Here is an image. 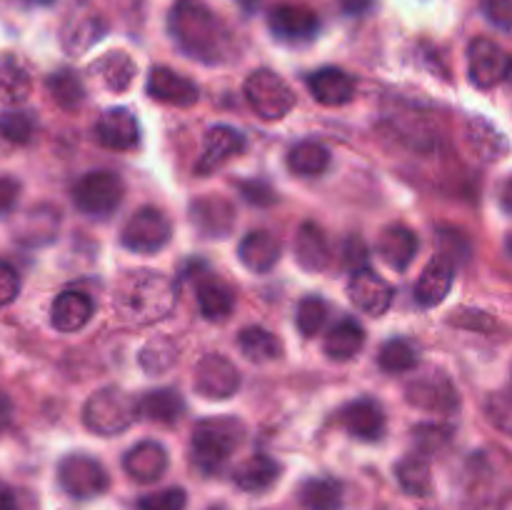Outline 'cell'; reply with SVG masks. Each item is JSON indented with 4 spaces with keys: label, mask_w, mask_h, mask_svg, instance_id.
I'll return each mask as SVG.
<instances>
[{
    "label": "cell",
    "mask_w": 512,
    "mask_h": 510,
    "mask_svg": "<svg viewBox=\"0 0 512 510\" xmlns=\"http://www.w3.org/2000/svg\"><path fill=\"white\" fill-rule=\"evenodd\" d=\"M168 33L188 58L205 65L225 63L233 53L228 28L200 0H175L168 13Z\"/></svg>",
    "instance_id": "6da1fadb"
},
{
    "label": "cell",
    "mask_w": 512,
    "mask_h": 510,
    "mask_svg": "<svg viewBox=\"0 0 512 510\" xmlns=\"http://www.w3.org/2000/svg\"><path fill=\"white\" fill-rule=\"evenodd\" d=\"M175 285L155 270H133L123 275L113 295L115 318L123 325H150L163 320L175 305Z\"/></svg>",
    "instance_id": "7a4b0ae2"
},
{
    "label": "cell",
    "mask_w": 512,
    "mask_h": 510,
    "mask_svg": "<svg viewBox=\"0 0 512 510\" xmlns=\"http://www.w3.org/2000/svg\"><path fill=\"white\" fill-rule=\"evenodd\" d=\"M245 428L238 418H208L200 420L190 438V460L203 475H215L223 470L230 455L243 443Z\"/></svg>",
    "instance_id": "3957f363"
},
{
    "label": "cell",
    "mask_w": 512,
    "mask_h": 510,
    "mask_svg": "<svg viewBox=\"0 0 512 510\" xmlns=\"http://www.w3.org/2000/svg\"><path fill=\"white\" fill-rule=\"evenodd\" d=\"M135 418H140L138 400L130 393H125L123 388H113V385L110 388H100L85 400L83 423L93 433L105 435V438L128 430Z\"/></svg>",
    "instance_id": "277c9868"
},
{
    "label": "cell",
    "mask_w": 512,
    "mask_h": 510,
    "mask_svg": "<svg viewBox=\"0 0 512 510\" xmlns=\"http://www.w3.org/2000/svg\"><path fill=\"white\" fill-rule=\"evenodd\" d=\"M125 195V183L113 170H93L85 173L73 185V203L80 213L90 218H108L120 208Z\"/></svg>",
    "instance_id": "5b68a950"
},
{
    "label": "cell",
    "mask_w": 512,
    "mask_h": 510,
    "mask_svg": "<svg viewBox=\"0 0 512 510\" xmlns=\"http://www.w3.org/2000/svg\"><path fill=\"white\" fill-rule=\"evenodd\" d=\"M245 100L263 120H280L295 108V93L275 70H253L245 80Z\"/></svg>",
    "instance_id": "8992f818"
},
{
    "label": "cell",
    "mask_w": 512,
    "mask_h": 510,
    "mask_svg": "<svg viewBox=\"0 0 512 510\" xmlns=\"http://www.w3.org/2000/svg\"><path fill=\"white\" fill-rule=\"evenodd\" d=\"M173 238V225H170L168 215L158 208H145L135 210L128 218V223L123 225V233H120V243L125 245L133 253H158Z\"/></svg>",
    "instance_id": "52a82bcc"
},
{
    "label": "cell",
    "mask_w": 512,
    "mask_h": 510,
    "mask_svg": "<svg viewBox=\"0 0 512 510\" xmlns=\"http://www.w3.org/2000/svg\"><path fill=\"white\" fill-rule=\"evenodd\" d=\"M58 483L70 498L90 500L95 495H103L108 490L110 478L103 463L90 455L73 453L65 455L58 465Z\"/></svg>",
    "instance_id": "ba28073f"
},
{
    "label": "cell",
    "mask_w": 512,
    "mask_h": 510,
    "mask_svg": "<svg viewBox=\"0 0 512 510\" xmlns=\"http://www.w3.org/2000/svg\"><path fill=\"white\" fill-rule=\"evenodd\" d=\"M405 398L413 408L428 410V413H455L460 405L458 393L453 383L440 370H428L423 375H415L405 388Z\"/></svg>",
    "instance_id": "9c48e42d"
},
{
    "label": "cell",
    "mask_w": 512,
    "mask_h": 510,
    "mask_svg": "<svg viewBox=\"0 0 512 510\" xmlns=\"http://www.w3.org/2000/svg\"><path fill=\"white\" fill-rule=\"evenodd\" d=\"M512 70V58L490 38H475L468 48V75L475 88H495Z\"/></svg>",
    "instance_id": "30bf717a"
},
{
    "label": "cell",
    "mask_w": 512,
    "mask_h": 510,
    "mask_svg": "<svg viewBox=\"0 0 512 510\" xmlns=\"http://www.w3.org/2000/svg\"><path fill=\"white\" fill-rule=\"evenodd\" d=\"M193 385L208 400H228L238 393L240 373L225 355L208 353L195 365Z\"/></svg>",
    "instance_id": "8fae6325"
},
{
    "label": "cell",
    "mask_w": 512,
    "mask_h": 510,
    "mask_svg": "<svg viewBox=\"0 0 512 510\" xmlns=\"http://www.w3.org/2000/svg\"><path fill=\"white\" fill-rule=\"evenodd\" d=\"M270 33L283 43H308L318 35L320 20L313 8L303 3H280L268 15Z\"/></svg>",
    "instance_id": "7c38bea8"
},
{
    "label": "cell",
    "mask_w": 512,
    "mask_h": 510,
    "mask_svg": "<svg viewBox=\"0 0 512 510\" xmlns=\"http://www.w3.org/2000/svg\"><path fill=\"white\" fill-rule=\"evenodd\" d=\"M393 295V285L385 278H380L375 270L360 268L350 273L348 298L360 313L375 315V318H378V315H385L390 305H393Z\"/></svg>",
    "instance_id": "4fadbf2b"
},
{
    "label": "cell",
    "mask_w": 512,
    "mask_h": 510,
    "mask_svg": "<svg viewBox=\"0 0 512 510\" xmlns=\"http://www.w3.org/2000/svg\"><path fill=\"white\" fill-rule=\"evenodd\" d=\"M455 268H458V263L450 255L435 253L415 283V300L423 308H435V305L443 303L453 288Z\"/></svg>",
    "instance_id": "5bb4252c"
},
{
    "label": "cell",
    "mask_w": 512,
    "mask_h": 510,
    "mask_svg": "<svg viewBox=\"0 0 512 510\" xmlns=\"http://www.w3.org/2000/svg\"><path fill=\"white\" fill-rule=\"evenodd\" d=\"M148 95L158 103L178 105V108H190L200 100V88L185 75L175 73L173 68H165V65H158V68L150 70L148 75Z\"/></svg>",
    "instance_id": "9a60e30c"
},
{
    "label": "cell",
    "mask_w": 512,
    "mask_h": 510,
    "mask_svg": "<svg viewBox=\"0 0 512 510\" xmlns=\"http://www.w3.org/2000/svg\"><path fill=\"white\" fill-rule=\"evenodd\" d=\"M190 223L205 238H228L235 228V208L230 200L218 195H203L190 205Z\"/></svg>",
    "instance_id": "2e32d148"
},
{
    "label": "cell",
    "mask_w": 512,
    "mask_h": 510,
    "mask_svg": "<svg viewBox=\"0 0 512 510\" xmlns=\"http://www.w3.org/2000/svg\"><path fill=\"white\" fill-rule=\"evenodd\" d=\"M95 138L108 150H133L140 143L138 118L128 108H110L95 123Z\"/></svg>",
    "instance_id": "e0dca14e"
},
{
    "label": "cell",
    "mask_w": 512,
    "mask_h": 510,
    "mask_svg": "<svg viewBox=\"0 0 512 510\" xmlns=\"http://www.w3.org/2000/svg\"><path fill=\"white\" fill-rule=\"evenodd\" d=\"M338 423L348 430L353 438L365 440V443H375L383 438L385 433V415L375 400L358 398L353 403L345 405L338 413Z\"/></svg>",
    "instance_id": "ac0fdd59"
},
{
    "label": "cell",
    "mask_w": 512,
    "mask_h": 510,
    "mask_svg": "<svg viewBox=\"0 0 512 510\" xmlns=\"http://www.w3.org/2000/svg\"><path fill=\"white\" fill-rule=\"evenodd\" d=\"M105 33V20L100 18L95 10L90 8H75L73 13L65 18L63 30H60V40H63L65 53L80 55L88 48H93Z\"/></svg>",
    "instance_id": "d6986e66"
},
{
    "label": "cell",
    "mask_w": 512,
    "mask_h": 510,
    "mask_svg": "<svg viewBox=\"0 0 512 510\" xmlns=\"http://www.w3.org/2000/svg\"><path fill=\"white\" fill-rule=\"evenodd\" d=\"M243 148L245 135L240 133L238 128H233V125H215V128H210L208 135H205V148L198 165H195V170H198L200 175L213 173L220 165L228 163L230 158H235Z\"/></svg>",
    "instance_id": "ffe728a7"
},
{
    "label": "cell",
    "mask_w": 512,
    "mask_h": 510,
    "mask_svg": "<svg viewBox=\"0 0 512 510\" xmlns=\"http://www.w3.org/2000/svg\"><path fill=\"white\" fill-rule=\"evenodd\" d=\"M123 468L135 483H158L168 470V450L155 440H143L125 453Z\"/></svg>",
    "instance_id": "44dd1931"
},
{
    "label": "cell",
    "mask_w": 512,
    "mask_h": 510,
    "mask_svg": "<svg viewBox=\"0 0 512 510\" xmlns=\"http://www.w3.org/2000/svg\"><path fill=\"white\" fill-rule=\"evenodd\" d=\"M420 248V240L413 228L403 223H393L378 235V255L393 270H408Z\"/></svg>",
    "instance_id": "7402d4cb"
},
{
    "label": "cell",
    "mask_w": 512,
    "mask_h": 510,
    "mask_svg": "<svg viewBox=\"0 0 512 510\" xmlns=\"http://www.w3.org/2000/svg\"><path fill=\"white\" fill-rule=\"evenodd\" d=\"M308 88H310V95H313L320 105H330V108H335V105H345L355 98L353 75H348L340 68H333V65L310 73Z\"/></svg>",
    "instance_id": "603a6c76"
},
{
    "label": "cell",
    "mask_w": 512,
    "mask_h": 510,
    "mask_svg": "<svg viewBox=\"0 0 512 510\" xmlns=\"http://www.w3.org/2000/svg\"><path fill=\"white\" fill-rule=\"evenodd\" d=\"M280 253H283V245H280L278 235H273L270 230H250L238 245L240 263L253 273L273 270L280 260Z\"/></svg>",
    "instance_id": "cb8c5ba5"
},
{
    "label": "cell",
    "mask_w": 512,
    "mask_h": 510,
    "mask_svg": "<svg viewBox=\"0 0 512 510\" xmlns=\"http://www.w3.org/2000/svg\"><path fill=\"white\" fill-rule=\"evenodd\" d=\"M93 300L90 295L80 293V290H65L53 300L50 308V323L60 333H75V330L85 328L88 320L93 318Z\"/></svg>",
    "instance_id": "d4e9b609"
},
{
    "label": "cell",
    "mask_w": 512,
    "mask_h": 510,
    "mask_svg": "<svg viewBox=\"0 0 512 510\" xmlns=\"http://www.w3.org/2000/svg\"><path fill=\"white\" fill-rule=\"evenodd\" d=\"M295 258H298L300 268L310 270V273H318L325 270L333 260L330 255L328 238H325L323 228L315 223H303L295 233Z\"/></svg>",
    "instance_id": "484cf974"
},
{
    "label": "cell",
    "mask_w": 512,
    "mask_h": 510,
    "mask_svg": "<svg viewBox=\"0 0 512 510\" xmlns=\"http://www.w3.org/2000/svg\"><path fill=\"white\" fill-rule=\"evenodd\" d=\"M138 415L150 423L173 425L185 415V400L175 388L150 390L138 400Z\"/></svg>",
    "instance_id": "4316f807"
},
{
    "label": "cell",
    "mask_w": 512,
    "mask_h": 510,
    "mask_svg": "<svg viewBox=\"0 0 512 510\" xmlns=\"http://www.w3.org/2000/svg\"><path fill=\"white\" fill-rule=\"evenodd\" d=\"M280 478V465L270 455H250L235 468L233 483L245 493H263Z\"/></svg>",
    "instance_id": "83f0119b"
},
{
    "label": "cell",
    "mask_w": 512,
    "mask_h": 510,
    "mask_svg": "<svg viewBox=\"0 0 512 510\" xmlns=\"http://www.w3.org/2000/svg\"><path fill=\"white\" fill-rule=\"evenodd\" d=\"M395 478H398L400 488L408 495L423 498L433 488V468H430V458L423 450L408 453L398 465H395Z\"/></svg>",
    "instance_id": "f1b7e54d"
},
{
    "label": "cell",
    "mask_w": 512,
    "mask_h": 510,
    "mask_svg": "<svg viewBox=\"0 0 512 510\" xmlns=\"http://www.w3.org/2000/svg\"><path fill=\"white\" fill-rule=\"evenodd\" d=\"M33 90L28 68L15 55L0 53V103L18 105Z\"/></svg>",
    "instance_id": "f546056e"
},
{
    "label": "cell",
    "mask_w": 512,
    "mask_h": 510,
    "mask_svg": "<svg viewBox=\"0 0 512 510\" xmlns=\"http://www.w3.org/2000/svg\"><path fill=\"white\" fill-rule=\"evenodd\" d=\"M365 345V330L363 325L355 323V320H340L338 325L330 328V333L325 335L323 350L328 358L333 360H353L355 355L363 350Z\"/></svg>",
    "instance_id": "4dcf8cb0"
},
{
    "label": "cell",
    "mask_w": 512,
    "mask_h": 510,
    "mask_svg": "<svg viewBox=\"0 0 512 510\" xmlns=\"http://www.w3.org/2000/svg\"><path fill=\"white\" fill-rule=\"evenodd\" d=\"M238 348L250 363H270V360H278L283 355V343L278 340V335L270 333L268 328H260V325L240 330Z\"/></svg>",
    "instance_id": "1f68e13d"
},
{
    "label": "cell",
    "mask_w": 512,
    "mask_h": 510,
    "mask_svg": "<svg viewBox=\"0 0 512 510\" xmlns=\"http://www.w3.org/2000/svg\"><path fill=\"white\" fill-rule=\"evenodd\" d=\"M93 73L100 75L103 85L113 93H125L133 85L135 78V63L128 53L123 50H110L105 53L98 63H93Z\"/></svg>",
    "instance_id": "d6a6232c"
},
{
    "label": "cell",
    "mask_w": 512,
    "mask_h": 510,
    "mask_svg": "<svg viewBox=\"0 0 512 510\" xmlns=\"http://www.w3.org/2000/svg\"><path fill=\"white\" fill-rule=\"evenodd\" d=\"M303 510H340L343 508V485L333 478L305 480L298 493Z\"/></svg>",
    "instance_id": "836d02e7"
},
{
    "label": "cell",
    "mask_w": 512,
    "mask_h": 510,
    "mask_svg": "<svg viewBox=\"0 0 512 510\" xmlns=\"http://www.w3.org/2000/svg\"><path fill=\"white\" fill-rule=\"evenodd\" d=\"M288 168L303 178H315L330 168V150L315 140H303L288 153Z\"/></svg>",
    "instance_id": "e575fe53"
},
{
    "label": "cell",
    "mask_w": 512,
    "mask_h": 510,
    "mask_svg": "<svg viewBox=\"0 0 512 510\" xmlns=\"http://www.w3.org/2000/svg\"><path fill=\"white\" fill-rule=\"evenodd\" d=\"M465 140H468L470 150L485 160H495L508 150L503 133L495 130L488 120L483 118H470L468 128H465Z\"/></svg>",
    "instance_id": "d590c367"
},
{
    "label": "cell",
    "mask_w": 512,
    "mask_h": 510,
    "mask_svg": "<svg viewBox=\"0 0 512 510\" xmlns=\"http://www.w3.org/2000/svg\"><path fill=\"white\" fill-rule=\"evenodd\" d=\"M198 308L208 320H225L235 308V295L223 280H203L198 285Z\"/></svg>",
    "instance_id": "8d00e7d4"
},
{
    "label": "cell",
    "mask_w": 512,
    "mask_h": 510,
    "mask_svg": "<svg viewBox=\"0 0 512 510\" xmlns=\"http://www.w3.org/2000/svg\"><path fill=\"white\" fill-rule=\"evenodd\" d=\"M45 85H48L50 98H53L55 103L65 110H75L85 100L83 80L78 78V73H73V70H68V68H63V70H58V73L50 75L48 83Z\"/></svg>",
    "instance_id": "74e56055"
},
{
    "label": "cell",
    "mask_w": 512,
    "mask_h": 510,
    "mask_svg": "<svg viewBox=\"0 0 512 510\" xmlns=\"http://www.w3.org/2000/svg\"><path fill=\"white\" fill-rule=\"evenodd\" d=\"M178 343L168 335H160V338H153L150 343H145V348L140 350V365H143L145 373L160 375L165 370H170L178 360Z\"/></svg>",
    "instance_id": "f35d334b"
},
{
    "label": "cell",
    "mask_w": 512,
    "mask_h": 510,
    "mask_svg": "<svg viewBox=\"0 0 512 510\" xmlns=\"http://www.w3.org/2000/svg\"><path fill=\"white\" fill-rule=\"evenodd\" d=\"M378 363L385 373H408L418 365V353L408 340L393 338L380 348Z\"/></svg>",
    "instance_id": "ab89813d"
},
{
    "label": "cell",
    "mask_w": 512,
    "mask_h": 510,
    "mask_svg": "<svg viewBox=\"0 0 512 510\" xmlns=\"http://www.w3.org/2000/svg\"><path fill=\"white\" fill-rule=\"evenodd\" d=\"M325 320H328V305H325L323 298L308 295V298L300 300L298 310H295V325H298L305 338H315L325 325Z\"/></svg>",
    "instance_id": "60d3db41"
},
{
    "label": "cell",
    "mask_w": 512,
    "mask_h": 510,
    "mask_svg": "<svg viewBox=\"0 0 512 510\" xmlns=\"http://www.w3.org/2000/svg\"><path fill=\"white\" fill-rule=\"evenodd\" d=\"M0 133L13 145H25L35 133L33 115L25 113V110H5L0 115Z\"/></svg>",
    "instance_id": "b9f144b4"
},
{
    "label": "cell",
    "mask_w": 512,
    "mask_h": 510,
    "mask_svg": "<svg viewBox=\"0 0 512 510\" xmlns=\"http://www.w3.org/2000/svg\"><path fill=\"white\" fill-rule=\"evenodd\" d=\"M185 505L188 493L183 488H165L138 500V510H185Z\"/></svg>",
    "instance_id": "7bdbcfd3"
},
{
    "label": "cell",
    "mask_w": 512,
    "mask_h": 510,
    "mask_svg": "<svg viewBox=\"0 0 512 510\" xmlns=\"http://www.w3.org/2000/svg\"><path fill=\"white\" fill-rule=\"evenodd\" d=\"M485 410L495 428L512 435V390H500V393L490 395Z\"/></svg>",
    "instance_id": "ee69618b"
},
{
    "label": "cell",
    "mask_w": 512,
    "mask_h": 510,
    "mask_svg": "<svg viewBox=\"0 0 512 510\" xmlns=\"http://www.w3.org/2000/svg\"><path fill=\"white\" fill-rule=\"evenodd\" d=\"M438 253H445L450 255V258L455 260V263H465V260L470 258V245L468 240H465V235L460 233V230H453V228H440L438 230Z\"/></svg>",
    "instance_id": "f6af8a7d"
},
{
    "label": "cell",
    "mask_w": 512,
    "mask_h": 510,
    "mask_svg": "<svg viewBox=\"0 0 512 510\" xmlns=\"http://www.w3.org/2000/svg\"><path fill=\"white\" fill-rule=\"evenodd\" d=\"M343 263L348 265L350 273L360 268H368V245L360 235H350L343 243Z\"/></svg>",
    "instance_id": "bcb514c9"
},
{
    "label": "cell",
    "mask_w": 512,
    "mask_h": 510,
    "mask_svg": "<svg viewBox=\"0 0 512 510\" xmlns=\"http://www.w3.org/2000/svg\"><path fill=\"white\" fill-rule=\"evenodd\" d=\"M238 190L248 203L260 205V208L273 205L275 198H278V195L273 193V188H270L268 183H260V180H243V183H238Z\"/></svg>",
    "instance_id": "7dc6e473"
},
{
    "label": "cell",
    "mask_w": 512,
    "mask_h": 510,
    "mask_svg": "<svg viewBox=\"0 0 512 510\" xmlns=\"http://www.w3.org/2000/svg\"><path fill=\"white\" fill-rule=\"evenodd\" d=\"M483 13L495 28L512 30V0H483Z\"/></svg>",
    "instance_id": "c3c4849f"
},
{
    "label": "cell",
    "mask_w": 512,
    "mask_h": 510,
    "mask_svg": "<svg viewBox=\"0 0 512 510\" xmlns=\"http://www.w3.org/2000/svg\"><path fill=\"white\" fill-rule=\"evenodd\" d=\"M20 293V278L18 270L10 263L0 260V308H5L8 303H13Z\"/></svg>",
    "instance_id": "681fc988"
},
{
    "label": "cell",
    "mask_w": 512,
    "mask_h": 510,
    "mask_svg": "<svg viewBox=\"0 0 512 510\" xmlns=\"http://www.w3.org/2000/svg\"><path fill=\"white\" fill-rule=\"evenodd\" d=\"M448 438L450 430L445 428H435V425H420V428H415V440L420 443L418 450H423V453H433L440 445L448 443Z\"/></svg>",
    "instance_id": "f907efd6"
},
{
    "label": "cell",
    "mask_w": 512,
    "mask_h": 510,
    "mask_svg": "<svg viewBox=\"0 0 512 510\" xmlns=\"http://www.w3.org/2000/svg\"><path fill=\"white\" fill-rule=\"evenodd\" d=\"M18 195H20L18 180L3 175V178H0V215H8L10 210L15 208V203H18Z\"/></svg>",
    "instance_id": "816d5d0a"
},
{
    "label": "cell",
    "mask_w": 512,
    "mask_h": 510,
    "mask_svg": "<svg viewBox=\"0 0 512 510\" xmlns=\"http://www.w3.org/2000/svg\"><path fill=\"white\" fill-rule=\"evenodd\" d=\"M345 15H365L375 5V0H338Z\"/></svg>",
    "instance_id": "f5cc1de1"
},
{
    "label": "cell",
    "mask_w": 512,
    "mask_h": 510,
    "mask_svg": "<svg viewBox=\"0 0 512 510\" xmlns=\"http://www.w3.org/2000/svg\"><path fill=\"white\" fill-rule=\"evenodd\" d=\"M0 510H18V498L8 485H0Z\"/></svg>",
    "instance_id": "db71d44e"
},
{
    "label": "cell",
    "mask_w": 512,
    "mask_h": 510,
    "mask_svg": "<svg viewBox=\"0 0 512 510\" xmlns=\"http://www.w3.org/2000/svg\"><path fill=\"white\" fill-rule=\"evenodd\" d=\"M10 418H13V408H10L8 398H0V430L8 428Z\"/></svg>",
    "instance_id": "11a10c76"
},
{
    "label": "cell",
    "mask_w": 512,
    "mask_h": 510,
    "mask_svg": "<svg viewBox=\"0 0 512 510\" xmlns=\"http://www.w3.org/2000/svg\"><path fill=\"white\" fill-rule=\"evenodd\" d=\"M500 205H503V210L512 213V178L505 180L503 190H500Z\"/></svg>",
    "instance_id": "9f6ffc18"
},
{
    "label": "cell",
    "mask_w": 512,
    "mask_h": 510,
    "mask_svg": "<svg viewBox=\"0 0 512 510\" xmlns=\"http://www.w3.org/2000/svg\"><path fill=\"white\" fill-rule=\"evenodd\" d=\"M15 148V145L13 143H10V140L8 138H5V135L3 133H0V158H3V155L5 153H10V150H13Z\"/></svg>",
    "instance_id": "6f0895ef"
},
{
    "label": "cell",
    "mask_w": 512,
    "mask_h": 510,
    "mask_svg": "<svg viewBox=\"0 0 512 510\" xmlns=\"http://www.w3.org/2000/svg\"><path fill=\"white\" fill-rule=\"evenodd\" d=\"M238 3L243 5V10H245V13H253V10H258L260 0H238Z\"/></svg>",
    "instance_id": "680465c9"
},
{
    "label": "cell",
    "mask_w": 512,
    "mask_h": 510,
    "mask_svg": "<svg viewBox=\"0 0 512 510\" xmlns=\"http://www.w3.org/2000/svg\"><path fill=\"white\" fill-rule=\"evenodd\" d=\"M508 250H510V255H512V235L508 238Z\"/></svg>",
    "instance_id": "91938a15"
},
{
    "label": "cell",
    "mask_w": 512,
    "mask_h": 510,
    "mask_svg": "<svg viewBox=\"0 0 512 510\" xmlns=\"http://www.w3.org/2000/svg\"><path fill=\"white\" fill-rule=\"evenodd\" d=\"M43 3H48V0H43Z\"/></svg>",
    "instance_id": "94428289"
},
{
    "label": "cell",
    "mask_w": 512,
    "mask_h": 510,
    "mask_svg": "<svg viewBox=\"0 0 512 510\" xmlns=\"http://www.w3.org/2000/svg\"><path fill=\"white\" fill-rule=\"evenodd\" d=\"M213 510H218V508H213Z\"/></svg>",
    "instance_id": "6125c7cd"
}]
</instances>
